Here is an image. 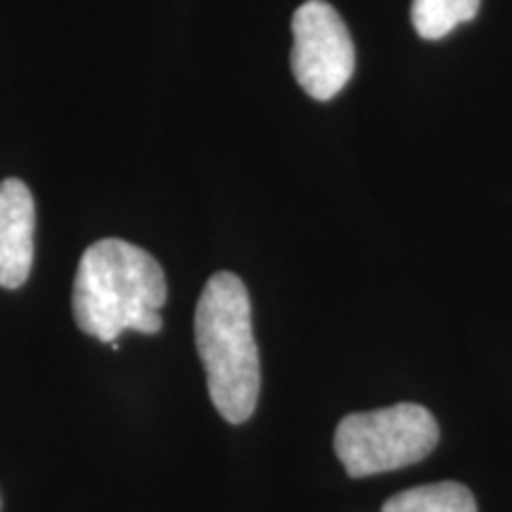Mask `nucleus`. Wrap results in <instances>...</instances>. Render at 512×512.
<instances>
[{
  "label": "nucleus",
  "instance_id": "nucleus-3",
  "mask_svg": "<svg viewBox=\"0 0 512 512\" xmlns=\"http://www.w3.org/2000/svg\"><path fill=\"white\" fill-rule=\"evenodd\" d=\"M439 444L434 415L418 403L351 413L337 425L335 451L349 477H370L420 463Z\"/></svg>",
  "mask_w": 512,
  "mask_h": 512
},
{
  "label": "nucleus",
  "instance_id": "nucleus-7",
  "mask_svg": "<svg viewBox=\"0 0 512 512\" xmlns=\"http://www.w3.org/2000/svg\"><path fill=\"white\" fill-rule=\"evenodd\" d=\"M482 0H413V27L418 36L437 41L460 24L472 22Z\"/></svg>",
  "mask_w": 512,
  "mask_h": 512
},
{
  "label": "nucleus",
  "instance_id": "nucleus-6",
  "mask_svg": "<svg viewBox=\"0 0 512 512\" xmlns=\"http://www.w3.org/2000/svg\"><path fill=\"white\" fill-rule=\"evenodd\" d=\"M382 512H477V501L467 486L439 482L401 491L382 505Z\"/></svg>",
  "mask_w": 512,
  "mask_h": 512
},
{
  "label": "nucleus",
  "instance_id": "nucleus-5",
  "mask_svg": "<svg viewBox=\"0 0 512 512\" xmlns=\"http://www.w3.org/2000/svg\"><path fill=\"white\" fill-rule=\"evenodd\" d=\"M36 204L27 183L8 178L0 183V287L17 290L34 266Z\"/></svg>",
  "mask_w": 512,
  "mask_h": 512
},
{
  "label": "nucleus",
  "instance_id": "nucleus-1",
  "mask_svg": "<svg viewBox=\"0 0 512 512\" xmlns=\"http://www.w3.org/2000/svg\"><path fill=\"white\" fill-rule=\"evenodd\" d=\"M166 292V275L150 252L124 240H100L79 261L72 313L79 330L107 344L124 330L157 335Z\"/></svg>",
  "mask_w": 512,
  "mask_h": 512
},
{
  "label": "nucleus",
  "instance_id": "nucleus-4",
  "mask_svg": "<svg viewBox=\"0 0 512 512\" xmlns=\"http://www.w3.org/2000/svg\"><path fill=\"white\" fill-rule=\"evenodd\" d=\"M292 72L313 100H332L347 86L356 50L339 12L325 0H309L292 17Z\"/></svg>",
  "mask_w": 512,
  "mask_h": 512
},
{
  "label": "nucleus",
  "instance_id": "nucleus-2",
  "mask_svg": "<svg viewBox=\"0 0 512 512\" xmlns=\"http://www.w3.org/2000/svg\"><path fill=\"white\" fill-rule=\"evenodd\" d=\"M195 342L209 396L230 425L252 418L261 392L259 349L247 287L235 273L211 275L195 311Z\"/></svg>",
  "mask_w": 512,
  "mask_h": 512
}]
</instances>
